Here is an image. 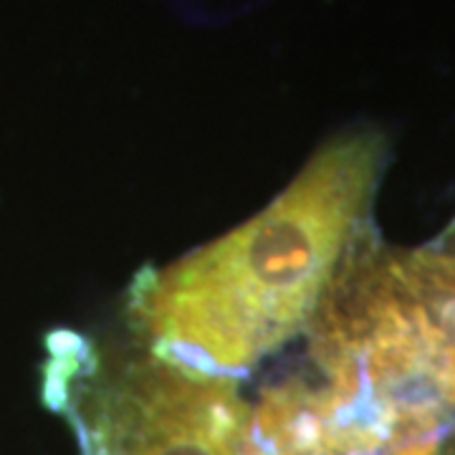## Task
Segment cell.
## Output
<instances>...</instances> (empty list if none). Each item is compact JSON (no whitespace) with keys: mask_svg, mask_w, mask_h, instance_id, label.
Masks as SVG:
<instances>
[{"mask_svg":"<svg viewBox=\"0 0 455 455\" xmlns=\"http://www.w3.org/2000/svg\"><path fill=\"white\" fill-rule=\"evenodd\" d=\"M385 164L372 134L326 147L228 235L134 281L130 319L149 355L235 379L304 326L364 228Z\"/></svg>","mask_w":455,"mask_h":455,"instance_id":"cell-1","label":"cell"},{"mask_svg":"<svg viewBox=\"0 0 455 455\" xmlns=\"http://www.w3.org/2000/svg\"><path fill=\"white\" fill-rule=\"evenodd\" d=\"M44 395L82 455H248L251 407L235 379L182 370L149 352L49 339Z\"/></svg>","mask_w":455,"mask_h":455,"instance_id":"cell-3","label":"cell"},{"mask_svg":"<svg viewBox=\"0 0 455 455\" xmlns=\"http://www.w3.org/2000/svg\"><path fill=\"white\" fill-rule=\"evenodd\" d=\"M309 326L316 372L400 405L455 407V253H392L359 233Z\"/></svg>","mask_w":455,"mask_h":455,"instance_id":"cell-2","label":"cell"}]
</instances>
